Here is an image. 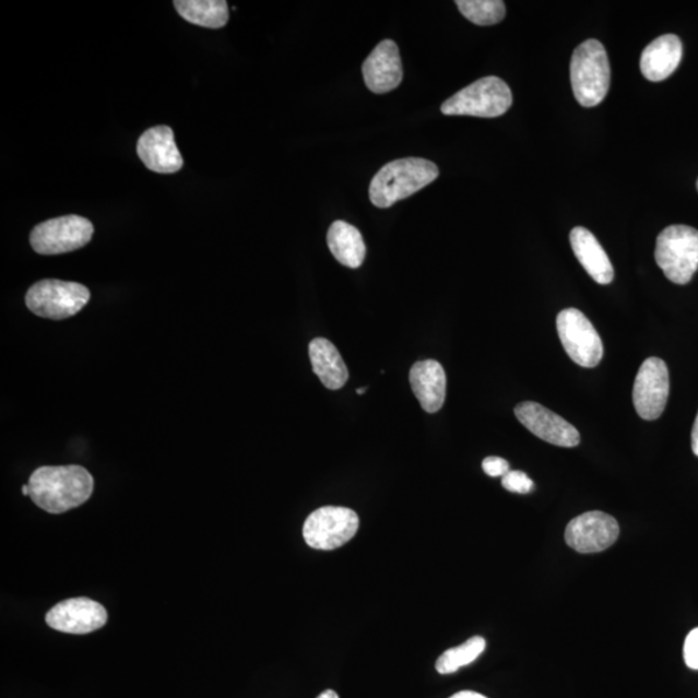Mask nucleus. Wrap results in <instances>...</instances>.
Listing matches in <instances>:
<instances>
[{"label":"nucleus","instance_id":"c85d7f7f","mask_svg":"<svg viewBox=\"0 0 698 698\" xmlns=\"http://www.w3.org/2000/svg\"><path fill=\"white\" fill-rule=\"evenodd\" d=\"M317 698H340L333 689L323 690V693Z\"/></svg>","mask_w":698,"mask_h":698},{"label":"nucleus","instance_id":"0eeeda50","mask_svg":"<svg viewBox=\"0 0 698 698\" xmlns=\"http://www.w3.org/2000/svg\"><path fill=\"white\" fill-rule=\"evenodd\" d=\"M358 514L347 507L326 506L313 511L303 527V537L310 548L331 552L355 537Z\"/></svg>","mask_w":698,"mask_h":698},{"label":"nucleus","instance_id":"7ed1b4c3","mask_svg":"<svg viewBox=\"0 0 698 698\" xmlns=\"http://www.w3.org/2000/svg\"><path fill=\"white\" fill-rule=\"evenodd\" d=\"M570 82L582 107L594 108L604 100L610 91L611 67L601 42L589 39L576 48L570 61Z\"/></svg>","mask_w":698,"mask_h":698},{"label":"nucleus","instance_id":"20e7f679","mask_svg":"<svg viewBox=\"0 0 698 698\" xmlns=\"http://www.w3.org/2000/svg\"><path fill=\"white\" fill-rule=\"evenodd\" d=\"M655 262L676 285H686L698 270V230L688 225H672L660 233Z\"/></svg>","mask_w":698,"mask_h":698},{"label":"nucleus","instance_id":"9b49d317","mask_svg":"<svg viewBox=\"0 0 698 698\" xmlns=\"http://www.w3.org/2000/svg\"><path fill=\"white\" fill-rule=\"evenodd\" d=\"M619 535L617 520L602 511H590L575 518L566 529V542L580 554L602 553Z\"/></svg>","mask_w":698,"mask_h":698},{"label":"nucleus","instance_id":"393cba45","mask_svg":"<svg viewBox=\"0 0 698 698\" xmlns=\"http://www.w3.org/2000/svg\"><path fill=\"white\" fill-rule=\"evenodd\" d=\"M684 661L689 669L698 670V627L688 634L684 643Z\"/></svg>","mask_w":698,"mask_h":698},{"label":"nucleus","instance_id":"412c9836","mask_svg":"<svg viewBox=\"0 0 698 698\" xmlns=\"http://www.w3.org/2000/svg\"><path fill=\"white\" fill-rule=\"evenodd\" d=\"M174 5L188 23L209 29H221L229 20L228 3L225 0H176Z\"/></svg>","mask_w":698,"mask_h":698},{"label":"nucleus","instance_id":"2f4dec72","mask_svg":"<svg viewBox=\"0 0 698 698\" xmlns=\"http://www.w3.org/2000/svg\"><path fill=\"white\" fill-rule=\"evenodd\" d=\"M697 189H698V181H697Z\"/></svg>","mask_w":698,"mask_h":698},{"label":"nucleus","instance_id":"423d86ee","mask_svg":"<svg viewBox=\"0 0 698 698\" xmlns=\"http://www.w3.org/2000/svg\"><path fill=\"white\" fill-rule=\"evenodd\" d=\"M90 298L88 288L76 282L44 280L27 291L25 301L34 315L49 320H66L86 307Z\"/></svg>","mask_w":698,"mask_h":698},{"label":"nucleus","instance_id":"f8f14e48","mask_svg":"<svg viewBox=\"0 0 698 698\" xmlns=\"http://www.w3.org/2000/svg\"><path fill=\"white\" fill-rule=\"evenodd\" d=\"M46 623L54 630L83 636L102 629L108 623V613L93 599L73 598L49 610Z\"/></svg>","mask_w":698,"mask_h":698},{"label":"nucleus","instance_id":"6e6552de","mask_svg":"<svg viewBox=\"0 0 698 698\" xmlns=\"http://www.w3.org/2000/svg\"><path fill=\"white\" fill-rule=\"evenodd\" d=\"M93 235L94 225L88 218L67 215L37 225L32 232L31 244L40 256H59L84 248Z\"/></svg>","mask_w":698,"mask_h":698},{"label":"nucleus","instance_id":"1a4fd4ad","mask_svg":"<svg viewBox=\"0 0 698 698\" xmlns=\"http://www.w3.org/2000/svg\"><path fill=\"white\" fill-rule=\"evenodd\" d=\"M556 328L564 350L582 368L601 364L604 350L601 336L581 310L568 308L556 317Z\"/></svg>","mask_w":698,"mask_h":698},{"label":"nucleus","instance_id":"a878e982","mask_svg":"<svg viewBox=\"0 0 698 698\" xmlns=\"http://www.w3.org/2000/svg\"><path fill=\"white\" fill-rule=\"evenodd\" d=\"M483 470L490 477H504L510 471V464L504 458L488 457L483 461Z\"/></svg>","mask_w":698,"mask_h":698},{"label":"nucleus","instance_id":"4be33fe9","mask_svg":"<svg viewBox=\"0 0 698 698\" xmlns=\"http://www.w3.org/2000/svg\"><path fill=\"white\" fill-rule=\"evenodd\" d=\"M486 641L482 637H474L465 643L450 648L436 661L437 673L447 675L458 672L461 667L472 664L485 651Z\"/></svg>","mask_w":698,"mask_h":698},{"label":"nucleus","instance_id":"39448f33","mask_svg":"<svg viewBox=\"0 0 698 698\" xmlns=\"http://www.w3.org/2000/svg\"><path fill=\"white\" fill-rule=\"evenodd\" d=\"M512 94L498 76H485L448 98L442 115L496 118L511 108Z\"/></svg>","mask_w":698,"mask_h":698},{"label":"nucleus","instance_id":"a211bd4d","mask_svg":"<svg viewBox=\"0 0 698 698\" xmlns=\"http://www.w3.org/2000/svg\"><path fill=\"white\" fill-rule=\"evenodd\" d=\"M569 238L578 262L582 264L589 276L598 284L610 285L615 279V271L596 237L587 228L576 227L570 232Z\"/></svg>","mask_w":698,"mask_h":698},{"label":"nucleus","instance_id":"f03ea898","mask_svg":"<svg viewBox=\"0 0 698 698\" xmlns=\"http://www.w3.org/2000/svg\"><path fill=\"white\" fill-rule=\"evenodd\" d=\"M439 176V167L423 158L390 162L374 176L369 188L370 201L379 209L391 208L421 189L431 185Z\"/></svg>","mask_w":698,"mask_h":698},{"label":"nucleus","instance_id":"ddd939ff","mask_svg":"<svg viewBox=\"0 0 698 698\" xmlns=\"http://www.w3.org/2000/svg\"><path fill=\"white\" fill-rule=\"evenodd\" d=\"M514 415L521 425L543 441L561 448L580 446L577 428L541 404L525 401L514 407Z\"/></svg>","mask_w":698,"mask_h":698},{"label":"nucleus","instance_id":"6ab92c4d","mask_svg":"<svg viewBox=\"0 0 698 698\" xmlns=\"http://www.w3.org/2000/svg\"><path fill=\"white\" fill-rule=\"evenodd\" d=\"M309 357L317 377L328 390H340L347 383L350 374L340 351L326 338H316L309 344Z\"/></svg>","mask_w":698,"mask_h":698},{"label":"nucleus","instance_id":"c756f323","mask_svg":"<svg viewBox=\"0 0 698 698\" xmlns=\"http://www.w3.org/2000/svg\"><path fill=\"white\" fill-rule=\"evenodd\" d=\"M23 495L26 496H31V488L29 485H23Z\"/></svg>","mask_w":698,"mask_h":698},{"label":"nucleus","instance_id":"aec40b11","mask_svg":"<svg viewBox=\"0 0 698 698\" xmlns=\"http://www.w3.org/2000/svg\"><path fill=\"white\" fill-rule=\"evenodd\" d=\"M328 245L331 253L341 264L352 268L362 267L366 257V246L362 233L348 223L336 221L328 232Z\"/></svg>","mask_w":698,"mask_h":698},{"label":"nucleus","instance_id":"4468645a","mask_svg":"<svg viewBox=\"0 0 698 698\" xmlns=\"http://www.w3.org/2000/svg\"><path fill=\"white\" fill-rule=\"evenodd\" d=\"M363 74L366 87L374 94H387L403 82V63L399 47L391 39L380 42L365 60Z\"/></svg>","mask_w":698,"mask_h":698},{"label":"nucleus","instance_id":"7c9ffc66","mask_svg":"<svg viewBox=\"0 0 698 698\" xmlns=\"http://www.w3.org/2000/svg\"><path fill=\"white\" fill-rule=\"evenodd\" d=\"M366 390H368V388H366V387L358 388L357 394H364L366 392Z\"/></svg>","mask_w":698,"mask_h":698},{"label":"nucleus","instance_id":"dca6fc26","mask_svg":"<svg viewBox=\"0 0 698 698\" xmlns=\"http://www.w3.org/2000/svg\"><path fill=\"white\" fill-rule=\"evenodd\" d=\"M409 380L423 411L439 412L447 397V376L441 364L435 359L414 364Z\"/></svg>","mask_w":698,"mask_h":698},{"label":"nucleus","instance_id":"5701e85b","mask_svg":"<svg viewBox=\"0 0 698 698\" xmlns=\"http://www.w3.org/2000/svg\"><path fill=\"white\" fill-rule=\"evenodd\" d=\"M462 15L481 26L496 25L506 16V5L500 0H458Z\"/></svg>","mask_w":698,"mask_h":698},{"label":"nucleus","instance_id":"b1692460","mask_svg":"<svg viewBox=\"0 0 698 698\" xmlns=\"http://www.w3.org/2000/svg\"><path fill=\"white\" fill-rule=\"evenodd\" d=\"M502 486L506 490L511 493H519V495H528L534 488V483L523 471H509L502 477Z\"/></svg>","mask_w":698,"mask_h":698},{"label":"nucleus","instance_id":"f3484780","mask_svg":"<svg viewBox=\"0 0 698 698\" xmlns=\"http://www.w3.org/2000/svg\"><path fill=\"white\" fill-rule=\"evenodd\" d=\"M682 56L681 39L674 34L661 35L641 54V73L651 82L665 81L679 67Z\"/></svg>","mask_w":698,"mask_h":698},{"label":"nucleus","instance_id":"cd10ccee","mask_svg":"<svg viewBox=\"0 0 698 698\" xmlns=\"http://www.w3.org/2000/svg\"><path fill=\"white\" fill-rule=\"evenodd\" d=\"M693 450L694 453L698 457V414L693 428Z\"/></svg>","mask_w":698,"mask_h":698},{"label":"nucleus","instance_id":"9d476101","mask_svg":"<svg viewBox=\"0 0 698 698\" xmlns=\"http://www.w3.org/2000/svg\"><path fill=\"white\" fill-rule=\"evenodd\" d=\"M670 393L669 370L664 359L647 358L637 374L632 403L640 418L655 421L665 411Z\"/></svg>","mask_w":698,"mask_h":698},{"label":"nucleus","instance_id":"f257e3e1","mask_svg":"<svg viewBox=\"0 0 698 698\" xmlns=\"http://www.w3.org/2000/svg\"><path fill=\"white\" fill-rule=\"evenodd\" d=\"M27 485L39 509L63 513L87 502L94 492V477L81 465H45L33 472Z\"/></svg>","mask_w":698,"mask_h":698},{"label":"nucleus","instance_id":"2eb2a0df","mask_svg":"<svg viewBox=\"0 0 698 698\" xmlns=\"http://www.w3.org/2000/svg\"><path fill=\"white\" fill-rule=\"evenodd\" d=\"M138 155L151 171L157 174H175L185 165L174 132L167 126L146 130L138 141Z\"/></svg>","mask_w":698,"mask_h":698},{"label":"nucleus","instance_id":"bb28decb","mask_svg":"<svg viewBox=\"0 0 698 698\" xmlns=\"http://www.w3.org/2000/svg\"><path fill=\"white\" fill-rule=\"evenodd\" d=\"M450 698H488L477 693H472V690H462V693H458Z\"/></svg>","mask_w":698,"mask_h":698}]
</instances>
